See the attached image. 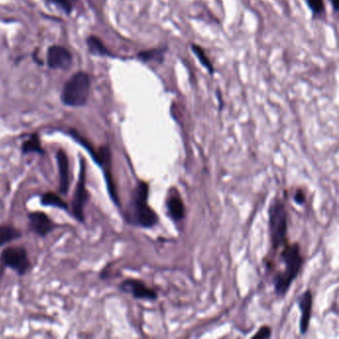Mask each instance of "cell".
Wrapping results in <instances>:
<instances>
[{
	"label": "cell",
	"instance_id": "6da1fadb",
	"mask_svg": "<svg viewBox=\"0 0 339 339\" xmlns=\"http://www.w3.org/2000/svg\"><path fill=\"white\" fill-rule=\"evenodd\" d=\"M281 257L284 264V270L279 273L275 278V289L279 296L283 297L288 290L292 283L298 277L302 269L303 259L300 245L297 243L283 246Z\"/></svg>",
	"mask_w": 339,
	"mask_h": 339
},
{
	"label": "cell",
	"instance_id": "7a4b0ae2",
	"mask_svg": "<svg viewBox=\"0 0 339 339\" xmlns=\"http://www.w3.org/2000/svg\"><path fill=\"white\" fill-rule=\"evenodd\" d=\"M149 185L139 181L133 193L130 219L133 224L142 228H151L157 223V215L148 203Z\"/></svg>",
	"mask_w": 339,
	"mask_h": 339
},
{
	"label": "cell",
	"instance_id": "3957f363",
	"mask_svg": "<svg viewBox=\"0 0 339 339\" xmlns=\"http://www.w3.org/2000/svg\"><path fill=\"white\" fill-rule=\"evenodd\" d=\"M91 82L85 73H77L65 85L62 92V101L68 106H83L87 103L90 94Z\"/></svg>",
	"mask_w": 339,
	"mask_h": 339
},
{
	"label": "cell",
	"instance_id": "277c9868",
	"mask_svg": "<svg viewBox=\"0 0 339 339\" xmlns=\"http://www.w3.org/2000/svg\"><path fill=\"white\" fill-rule=\"evenodd\" d=\"M270 232L274 250L287 244V213L283 202L276 199L270 208Z\"/></svg>",
	"mask_w": 339,
	"mask_h": 339
},
{
	"label": "cell",
	"instance_id": "5b68a950",
	"mask_svg": "<svg viewBox=\"0 0 339 339\" xmlns=\"http://www.w3.org/2000/svg\"><path fill=\"white\" fill-rule=\"evenodd\" d=\"M2 262L9 268L14 269L19 274H24L29 268V261L26 251L19 247L6 249L1 256Z\"/></svg>",
	"mask_w": 339,
	"mask_h": 339
},
{
	"label": "cell",
	"instance_id": "8992f818",
	"mask_svg": "<svg viewBox=\"0 0 339 339\" xmlns=\"http://www.w3.org/2000/svg\"><path fill=\"white\" fill-rule=\"evenodd\" d=\"M86 166H85V161L82 159V164H81V170H80V175H79V181L78 185L76 189L75 197L73 200V211L74 215L80 220L83 221V208L88 199V191L86 189Z\"/></svg>",
	"mask_w": 339,
	"mask_h": 339
},
{
	"label": "cell",
	"instance_id": "52a82bcc",
	"mask_svg": "<svg viewBox=\"0 0 339 339\" xmlns=\"http://www.w3.org/2000/svg\"><path fill=\"white\" fill-rule=\"evenodd\" d=\"M122 288L126 293H130L135 299L151 300L157 298V294L147 284L136 280H128L122 283Z\"/></svg>",
	"mask_w": 339,
	"mask_h": 339
},
{
	"label": "cell",
	"instance_id": "ba28073f",
	"mask_svg": "<svg viewBox=\"0 0 339 339\" xmlns=\"http://www.w3.org/2000/svg\"><path fill=\"white\" fill-rule=\"evenodd\" d=\"M72 61V55L66 48L53 46L48 51V64L53 69H68Z\"/></svg>",
	"mask_w": 339,
	"mask_h": 339
},
{
	"label": "cell",
	"instance_id": "9c48e42d",
	"mask_svg": "<svg viewBox=\"0 0 339 339\" xmlns=\"http://www.w3.org/2000/svg\"><path fill=\"white\" fill-rule=\"evenodd\" d=\"M166 208L170 218L174 222H179L184 219L185 206L181 196L179 195L176 189H170V193L166 198Z\"/></svg>",
	"mask_w": 339,
	"mask_h": 339
},
{
	"label": "cell",
	"instance_id": "30bf717a",
	"mask_svg": "<svg viewBox=\"0 0 339 339\" xmlns=\"http://www.w3.org/2000/svg\"><path fill=\"white\" fill-rule=\"evenodd\" d=\"M31 228L41 236H45L53 229L52 221L42 212H33L29 214Z\"/></svg>",
	"mask_w": 339,
	"mask_h": 339
},
{
	"label": "cell",
	"instance_id": "8fae6325",
	"mask_svg": "<svg viewBox=\"0 0 339 339\" xmlns=\"http://www.w3.org/2000/svg\"><path fill=\"white\" fill-rule=\"evenodd\" d=\"M299 305L302 310V318H301V331L302 334L306 332L308 329L311 309H312V296L309 290H306L301 299H299Z\"/></svg>",
	"mask_w": 339,
	"mask_h": 339
},
{
	"label": "cell",
	"instance_id": "7c38bea8",
	"mask_svg": "<svg viewBox=\"0 0 339 339\" xmlns=\"http://www.w3.org/2000/svg\"><path fill=\"white\" fill-rule=\"evenodd\" d=\"M57 160L60 172V191L66 194L69 189V162L67 154L63 151H58Z\"/></svg>",
	"mask_w": 339,
	"mask_h": 339
},
{
	"label": "cell",
	"instance_id": "4fadbf2b",
	"mask_svg": "<svg viewBox=\"0 0 339 339\" xmlns=\"http://www.w3.org/2000/svg\"><path fill=\"white\" fill-rule=\"evenodd\" d=\"M191 48H192L193 53H194V54L196 55V57L198 58L199 62L202 64V66L205 67V68L207 69V71L210 74H214V72H215L214 67H213L211 61L209 60V58H208L207 55H206L205 51H204L200 46H198V45H196V44H192V45H191Z\"/></svg>",
	"mask_w": 339,
	"mask_h": 339
},
{
	"label": "cell",
	"instance_id": "5bb4252c",
	"mask_svg": "<svg viewBox=\"0 0 339 339\" xmlns=\"http://www.w3.org/2000/svg\"><path fill=\"white\" fill-rule=\"evenodd\" d=\"M20 237V232L12 227L0 226V246Z\"/></svg>",
	"mask_w": 339,
	"mask_h": 339
},
{
	"label": "cell",
	"instance_id": "9a60e30c",
	"mask_svg": "<svg viewBox=\"0 0 339 339\" xmlns=\"http://www.w3.org/2000/svg\"><path fill=\"white\" fill-rule=\"evenodd\" d=\"M42 203L43 205H49V206H55V207L61 208V209H67V204L65 201H63L59 196H57L54 193H46L42 197Z\"/></svg>",
	"mask_w": 339,
	"mask_h": 339
},
{
	"label": "cell",
	"instance_id": "2e32d148",
	"mask_svg": "<svg viewBox=\"0 0 339 339\" xmlns=\"http://www.w3.org/2000/svg\"><path fill=\"white\" fill-rule=\"evenodd\" d=\"M88 45H89L90 51L93 54L102 55V56L109 54L107 48L105 47V45L102 43V41L99 38L94 37V36L89 38L88 39Z\"/></svg>",
	"mask_w": 339,
	"mask_h": 339
},
{
	"label": "cell",
	"instance_id": "e0dca14e",
	"mask_svg": "<svg viewBox=\"0 0 339 339\" xmlns=\"http://www.w3.org/2000/svg\"><path fill=\"white\" fill-rule=\"evenodd\" d=\"M23 152L28 153V152H43V150L41 148L39 138L37 135H32L27 141L23 143Z\"/></svg>",
	"mask_w": 339,
	"mask_h": 339
},
{
	"label": "cell",
	"instance_id": "ac0fdd59",
	"mask_svg": "<svg viewBox=\"0 0 339 339\" xmlns=\"http://www.w3.org/2000/svg\"><path fill=\"white\" fill-rule=\"evenodd\" d=\"M164 52H165V50H163V49L148 50V51L140 52L138 54V58L141 59L144 62H149V61H152V60H157V58H161L162 59Z\"/></svg>",
	"mask_w": 339,
	"mask_h": 339
},
{
	"label": "cell",
	"instance_id": "d6986e66",
	"mask_svg": "<svg viewBox=\"0 0 339 339\" xmlns=\"http://www.w3.org/2000/svg\"><path fill=\"white\" fill-rule=\"evenodd\" d=\"M306 3L316 16H321L324 12L323 0H306Z\"/></svg>",
	"mask_w": 339,
	"mask_h": 339
},
{
	"label": "cell",
	"instance_id": "ffe728a7",
	"mask_svg": "<svg viewBox=\"0 0 339 339\" xmlns=\"http://www.w3.org/2000/svg\"><path fill=\"white\" fill-rule=\"evenodd\" d=\"M50 2L55 3L59 7H61L64 11L70 12L72 9V5L68 0H50Z\"/></svg>",
	"mask_w": 339,
	"mask_h": 339
},
{
	"label": "cell",
	"instance_id": "44dd1931",
	"mask_svg": "<svg viewBox=\"0 0 339 339\" xmlns=\"http://www.w3.org/2000/svg\"><path fill=\"white\" fill-rule=\"evenodd\" d=\"M271 336V329L268 326H263L256 335H254V338H268Z\"/></svg>",
	"mask_w": 339,
	"mask_h": 339
},
{
	"label": "cell",
	"instance_id": "7402d4cb",
	"mask_svg": "<svg viewBox=\"0 0 339 339\" xmlns=\"http://www.w3.org/2000/svg\"><path fill=\"white\" fill-rule=\"evenodd\" d=\"M295 200L298 204H302L305 201V195L302 189H299L295 195Z\"/></svg>",
	"mask_w": 339,
	"mask_h": 339
},
{
	"label": "cell",
	"instance_id": "603a6c76",
	"mask_svg": "<svg viewBox=\"0 0 339 339\" xmlns=\"http://www.w3.org/2000/svg\"><path fill=\"white\" fill-rule=\"evenodd\" d=\"M337 1H338V0H330L331 4H332V6H333V9H334V11H337V10H338V6H337Z\"/></svg>",
	"mask_w": 339,
	"mask_h": 339
}]
</instances>
